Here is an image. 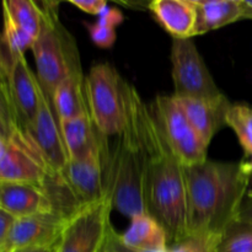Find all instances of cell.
I'll return each instance as SVG.
<instances>
[{
  "instance_id": "cell-26",
  "label": "cell",
  "mask_w": 252,
  "mask_h": 252,
  "mask_svg": "<svg viewBox=\"0 0 252 252\" xmlns=\"http://www.w3.org/2000/svg\"><path fill=\"white\" fill-rule=\"evenodd\" d=\"M125 20V16H123L122 12L120 11L116 7H111V6H106L102 11L100 12V15L97 16V21L98 24L105 25V26L112 27V29H116L118 25H121Z\"/></svg>"
},
{
  "instance_id": "cell-9",
  "label": "cell",
  "mask_w": 252,
  "mask_h": 252,
  "mask_svg": "<svg viewBox=\"0 0 252 252\" xmlns=\"http://www.w3.org/2000/svg\"><path fill=\"white\" fill-rule=\"evenodd\" d=\"M113 192L76 212L66 223L58 244V252H103L113 226L111 212Z\"/></svg>"
},
{
  "instance_id": "cell-5",
  "label": "cell",
  "mask_w": 252,
  "mask_h": 252,
  "mask_svg": "<svg viewBox=\"0 0 252 252\" xmlns=\"http://www.w3.org/2000/svg\"><path fill=\"white\" fill-rule=\"evenodd\" d=\"M39 4L43 11V22L31 49L37 79L44 93L52 98L57 86L68 73L81 69L80 53L75 38L62 24L58 2L42 1Z\"/></svg>"
},
{
  "instance_id": "cell-29",
  "label": "cell",
  "mask_w": 252,
  "mask_h": 252,
  "mask_svg": "<svg viewBox=\"0 0 252 252\" xmlns=\"http://www.w3.org/2000/svg\"><path fill=\"white\" fill-rule=\"evenodd\" d=\"M15 221H16V218L14 216L7 213L4 209H0V244L6 240Z\"/></svg>"
},
{
  "instance_id": "cell-21",
  "label": "cell",
  "mask_w": 252,
  "mask_h": 252,
  "mask_svg": "<svg viewBox=\"0 0 252 252\" xmlns=\"http://www.w3.org/2000/svg\"><path fill=\"white\" fill-rule=\"evenodd\" d=\"M2 9L4 15L11 20L12 24L34 39L38 37L43 22V11L39 2L32 0H5Z\"/></svg>"
},
{
  "instance_id": "cell-36",
  "label": "cell",
  "mask_w": 252,
  "mask_h": 252,
  "mask_svg": "<svg viewBox=\"0 0 252 252\" xmlns=\"http://www.w3.org/2000/svg\"><path fill=\"white\" fill-rule=\"evenodd\" d=\"M103 252H111V250H110V249H108V244H107V246H106L105 251H103Z\"/></svg>"
},
{
  "instance_id": "cell-18",
  "label": "cell",
  "mask_w": 252,
  "mask_h": 252,
  "mask_svg": "<svg viewBox=\"0 0 252 252\" xmlns=\"http://www.w3.org/2000/svg\"><path fill=\"white\" fill-rule=\"evenodd\" d=\"M196 7L197 22L194 36L244 19L243 0H192Z\"/></svg>"
},
{
  "instance_id": "cell-4",
  "label": "cell",
  "mask_w": 252,
  "mask_h": 252,
  "mask_svg": "<svg viewBox=\"0 0 252 252\" xmlns=\"http://www.w3.org/2000/svg\"><path fill=\"white\" fill-rule=\"evenodd\" d=\"M56 175L0 81V182L46 187Z\"/></svg>"
},
{
  "instance_id": "cell-16",
  "label": "cell",
  "mask_w": 252,
  "mask_h": 252,
  "mask_svg": "<svg viewBox=\"0 0 252 252\" xmlns=\"http://www.w3.org/2000/svg\"><path fill=\"white\" fill-rule=\"evenodd\" d=\"M148 7L172 38L194 37L197 12L192 0H154Z\"/></svg>"
},
{
  "instance_id": "cell-34",
  "label": "cell",
  "mask_w": 252,
  "mask_h": 252,
  "mask_svg": "<svg viewBox=\"0 0 252 252\" xmlns=\"http://www.w3.org/2000/svg\"><path fill=\"white\" fill-rule=\"evenodd\" d=\"M243 1H244V4H245V6L252 9V0H243Z\"/></svg>"
},
{
  "instance_id": "cell-13",
  "label": "cell",
  "mask_w": 252,
  "mask_h": 252,
  "mask_svg": "<svg viewBox=\"0 0 252 252\" xmlns=\"http://www.w3.org/2000/svg\"><path fill=\"white\" fill-rule=\"evenodd\" d=\"M0 209L16 219L38 214H58L51 194L43 186L21 182H0Z\"/></svg>"
},
{
  "instance_id": "cell-7",
  "label": "cell",
  "mask_w": 252,
  "mask_h": 252,
  "mask_svg": "<svg viewBox=\"0 0 252 252\" xmlns=\"http://www.w3.org/2000/svg\"><path fill=\"white\" fill-rule=\"evenodd\" d=\"M110 137L100 133L95 149L79 160H69L57 174L76 211L102 198L113 186L107 180V149Z\"/></svg>"
},
{
  "instance_id": "cell-15",
  "label": "cell",
  "mask_w": 252,
  "mask_h": 252,
  "mask_svg": "<svg viewBox=\"0 0 252 252\" xmlns=\"http://www.w3.org/2000/svg\"><path fill=\"white\" fill-rule=\"evenodd\" d=\"M176 97V96H175ZM185 115L209 147L214 135L226 126V115L231 102L225 95L216 100L176 97Z\"/></svg>"
},
{
  "instance_id": "cell-23",
  "label": "cell",
  "mask_w": 252,
  "mask_h": 252,
  "mask_svg": "<svg viewBox=\"0 0 252 252\" xmlns=\"http://www.w3.org/2000/svg\"><path fill=\"white\" fill-rule=\"evenodd\" d=\"M214 252H252V223L236 219L225 231Z\"/></svg>"
},
{
  "instance_id": "cell-1",
  "label": "cell",
  "mask_w": 252,
  "mask_h": 252,
  "mask_svg": "<svg viewBox=\"0 0 252 252\" xmlns=\"http://www.w3.org/2000/svg\"><path fill=\"white\" fill-rule=\"evenodd\" d=\"M251 176L248 161L206 160L186 167L189 239L214 252L229 226L238 219Z\"/></svg>"
},
{
  "instance_id": "cell-14",
  "label": "cell",
  "mask_w": 252,
  "mask_h": 252,
  "mask_svg": "<svg viewBox=\"0 0 252 252\" xmlns=\"http://www.w3.org/2000/svg\"><path fill=\"white\" fill-rule=\"evenodd\" d=\"M0 81H4L7 86L17 112L27 127H31L38 112L41 84L36 73L30 68L25 54L17 58L11 73L6 78L0 76Z\"/></svg>"
},
{
  "instance_id": "cell-31",
  "label": "cell",
  "mask_w": 252,
  "mask_h": 252,
  "mask_svg": "<svg viewBox=\"0 0 252 252\" xmlns=\"http://www.w3.org/2000/svg\"><path fill=\"white\" fill-rule=\"evenodd\" d=\"M238 220L244 223H252V192L248 193L238 214Z\"/></svg>"
},
{
  "instance_id": "cell-19",
  "label": "cell",
  "mask_w": 252,
  "mask_h": 252,
  "mask_svg": "<svg viewBox=\"0 0 252 252\" xmlns=\"http://www.w3.org/2000/svg\"><path fill=\"white\" fill-rule=\"evenodd\" d=\"M52 100L61 120H71L90 112L83 70L69 73L57 86Z\"/></svg>"
},
{
  "instance_id": "cell-25",
  "label": "cell",
  "mask_w": 252,
  "mask_h": 252,
  "mask_svg": "<svg viewBox=\"0 0 252 252\" xmlns=\"http://www.w3.org/2000/svg\"><path fill=\"white\" fill-rule=\"evenodd\" d=\"M89 30V34L91 37V41L101 48H111L116 42V30L112 27L105 26L98 22L95 24L86 25Z\"/></svg>"
},
{
  "instance_id": "cell-10",
  "label": "cell",
  "mask_w": 252,
  "mask_h": 252,
  "mask_svg": "<svg viewBox=\"0 0 252 252\" xmlns=\"http://www.w3.org/2000/svg\"><path fill=\"white\" fill-rule=\"evenodd\" d=\"M170 59L176 97L216 100L224 95L192 38L172 39Z\"/></svg>"
},
{
  "instance_id": "cell-32",
  "label": "cell",
  "mask_w": 252,
  "mask_h": 252,
  "mask_svg": "<svg viewBox=\"0 0 252 252\" xmlns=\"http://www.w3.org/2000/svg\"><path fill=\"white\" fill-rule=\"evenodd\" d=\"M58 244H56V245H51V246H39V248L22 249V250H17L15 252H58Z\"/></svg>"
},
{
  "instance_id": "cell-12",
  "label": "cell",
  "mask_w": 252,
  "mask_h": 252,
  "mask_svg": "<svg viewBox=\"0 0 252 252\" xmlns=\"http://www.w3.org/2000/svg\"><path fill=\"white\" fill-rule=\"evenodd\" d=\"M47 162L56 174L68 164L69 155L64 144L61 128V118L57 115L53 100L47 95L41 86L39 106L34 123L29 127Z\"/></svg>"
},
{
  "instance_id": "cell-24",
  "label": "cell",
  "mask_w": 252,
  "mask_h": 252,
  "mask_svg": "<svg viewBox=\"0 0 252 252\" xmlns=\"http://www.w3.org/2000/svg\"><path fill=\"white\" fill-rule=\"evenodd\" d=\"M36 39L21 29L12 24L11 20L4 15V31H2L1 42L6 44L16 56L25 54L29 48H32Z\"/></svg>"
},
{
  "instance_id": "cell-8",
  "label": "cell",
  "mask_w": 252,
  "mask_h": 252,
  "mask_svg": "<svg viewBox=\"0 0 252 252\" xmlns=\"http://www.w3.org/2000/svg\"><path fill=\"white\" fill-rule=\"evenodd\" d=\"M149 107L167 144L184 166L208 160V145L194 129L175 95H158Z\"/></svg>"
},
{
  "instance_id": "cell-28",
  "label": "cell",
  "mask_w": 252,
  "mask_h": 252,
  "mask_svg": "<svg viewBox=\"0 0 252 252\" xmlns=\"http://www.w3.org/2000/svg\"><path fill=\"white\" fill-rule=\"evenodd\" d=\"M169 252H208V250L198 241L193 239H186L181 243L170 246Z\"/></svg>"
},
{
  "instance_id": "cell-11",
  "label": "cell",
  "mask_w": 252,
  "mask_h": 252,
  "mask_svg": "<svg viewBox=\"0 0 252 252\" xmlns=\"http://www.w3.org/2000/svg\"><path fill=\"white\" fill-rule=\"evenodd\" d=\"M69 219L59 214H38L19 218L15 221L6 240L0 244V251H11L59 243Z\"/></svg>"
},
{
  "instance_id": "cell-35",
  "label": "cell",
  "mask_w": 252,
  "mask_h": 252,
  "mask_svg": "<svg viewBox=\"0 0 252 252\" xmlns=\"http://www.w3.org/2000/svg\"><path fill=\"white\" fill-rule=\"evenodd\" d=\"M248 164H249V166H250V169H251V171H252V157H251L250 161H248Z\"/></svg>"
},
{
  "instance_id": "cell-6",
  "label": "cell",
  "mask_w": 252,
  "mask_h": 252,
  "mask_svg": "<svg viewBox=\"0 0 252 252\" xmlns=\"http://www.w3.org/2000/svg\"><path fill=\"white\" fill-rule=\"evenodd\" d=\"M125 79L110 63L95 64L85 76V93L96 129L106 137L120 134L127 122Z\"/></svg>"
},
{
  "instance_id": "cell-3",
  "label": "cell",
  "mask_w": 252,
  "mask_h": 252,
  "mask_svg": "<svg viewBox=\"0 0 252 252\" xmlns=\"http://www.w3.org/2000/svg\"><path fill=\"white\" fill-rule=\"evenodd\" d=\"M127 122L120 134L110 143L107 150V175L113 185V208L125 217L133 218L148 213L145 204L147 152L143 142L137 89L125 81Z\"/></svg>"
},
{
  "instance_id": "cell-2",
  "label": "cell",
  "mask_w": 252,
  "mask_h": 252,
  "mask_svg": "<svg viewBox=\"0 0 252 252\" xmlns=\"http://www.w3.org/2000/svg\"><path fill=\"white\" fill-rule=\"evenodd\" d=\"M138 117L147 152V211L165 229L170 248L189 239L186 166L169 147L142 97L138 100Z\"/></svg>"
},
{
  "instance_id": "cell-30",
  "label": "cell",
  "mask_w": 252,
  "mask_h": 252,
  "mask_svg": "<svg viewBox=\"0 0 252 252\" xmlns=\"http://www.w3.org/2000/svg\"><path fill=\"white\" fill-rule=\"evenodd\" d=\"M108 249L111 252H169V251H135L132 249L127 248L122 244L120 239V234L113 229L112 233H111L110 240H108Z\"/></svg>"
},
{
  "instance_id": "cell-17",
  "label": "cell",
  "mask_w": 252,
  "mask_h": 252,
  "mask_svg": "<svg viewBox=\"0 0 252 252\" xmlns=\"http://www.w3.org/2000/svg\"><path fill=\"white\" fill-rule=\"evenodd\" d=\"M122 244L135 251H169V236L161 224L148 213L130 218L129 226L120 234Z\"/></svg>"
},
{
  "instance_id": "cell-33",
  "label": "cell",
  "mask_w": 252,
  "mask_h": 252,
  "mask_svg": "<svg viewBox=\"0 0 252 252\" xmlns=\"http://www.w3.org/2000/svg\"><path fill=\"white\" fill-rule=\"evenodd\" d=\"M243 5H244V19L252 20V9H250V7H248V6H245L244 1H243Z\"/></svg>"
},
{
  "instance_id": "cell-27",
  "label": "cell",
  "mask_w": 252,
  "mask_h": 252,
  "mask_svg": "<svg viewBox=\"0 0 252 252\" xmlns=\"http://www.w3.org/2000/svg\"><path fill=\"white\" fill-rule=\"evenodd\" d=\"M70 4H73L83 12L96 15V16H98L100 12L107 6V2L105 0H70Z\"/></svg>"
},
{
  "instance_id": "cell-20",
  "label": "cell",
  "mask_w": 252,
  "mask_h": 252,
  "mask_svg": "<svg viewBox=\"0 0 252 252\" xmlns=\"http://www.w3.org/2000/svg\"><path fill=\"white\" fill-rule=\"evenodd\" d=\"M61 128L70 160L83 159L97 145L100 132L96 129L90 112L71 120H61Z\"/></svg>"
},
{
  "instance_id": "cell-37",
  "label": "cell",
  "mask_w": 252,
  "mask_h": 252,
  "mask_svg": "<svg viewBox=\"0 0 252 252\" xmlns=\"http://www.w3.org/2000/svg\"><path fill=\"white\" fill-rule=\"evenodd\" d=\"M0 252H11V251H0Z\"/></svg>"
},
{
  "instance_id": "cell-22",
  "label": "cell",
  "mask_w": 252,
  "mask_h": 252,
  "mask_svg": "<svg viewBox=\"0 0 252 252\" xmlns=\"http://www.w3.org/2000/svg\"><path fill=\"white\" fill-rule=\"evenodd\" d=\"M226 126L235 132L246 155L252 157V107L248 103H231Z\"/></svg>"
}]
</instances>
